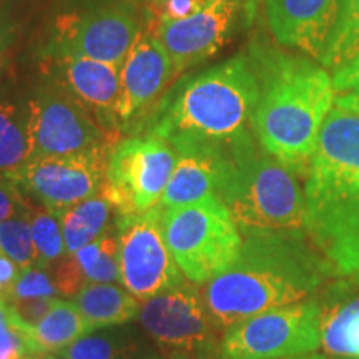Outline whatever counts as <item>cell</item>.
Returning <instances> with one entry per match:
<instances>
[{"label": "cell", "mask_w": 359, "mask_h": 359, "mask_svg": "<svg viewBox=\"0 0 359 359\" xmlns=\"http://www.w3.org/2000/svg\"><path fill=\"white\" fill-rule=\"evenodd\" d=\"M236 8L238 0H210L182 19L156 22L154 32L172 58L175 77L213 57L223 47Z\"/></svg>", "instance_id": "cell-15"}, {"label": "cell", "mask_w": 359, "mask_h": 359, "mask_svg": "<svg viewBox=\"0 0 359 359\" xmlns=\"http://www.w3.org/2000/svg\"><path fill=\"white\" fill-rule=\"evenodd\" d=\"M32 158L30 107L19 98L0 93V175L12 180Z\"/></svg>", "instance_id": "cell-19"}, {"label": "cell", "mask_w": 359, "mask_h": 359, "mask_svg": "<svg viewBox=\"0 0 359 359\" xmlns=\"http://www.w3.org/2000/svg\"><path fill=\"white\" fill-rule=\"evenodd\" d=\"M228 156L213 154H178L167 190L161 196L163 212L193 205L217 195L226 168Z\"/></svg>", "instance_id": "cell-18"}, {"label": "cell", "mask_w": 359, "mask_h": 359, "mask_svg": "<svg viewBox=\"0 0 359 359\" xmlns=\"http://www.w3.org/2000/svg\"><path fill=\"white\" fill-rule=\"evenodd\" d=\"M120 241V283L137 299L147 302L187 280L170 253L161 230V210L116 219Z\"/></svg>", "instance_id": "cell-9"}, {"label": "cell", "mask_w": 359, "mask_h": 359, "mask_svg": "<svg viewBox=\"0 0 359 359\" xmlns=\"http://www.w3.org/2000/svg\"><path fill=\"white\" fill-rule=\"evenodd\" d=\"M161 230L180 271L195 285H206L226 271L243 246L240 226L217 195L161 210Z\"/></svg>", "instance_id": "cell-6"}, {"label": "cell", "mask_w": 359, "mask_h": 359, "mask_svg": "<svg viewBox=\"0 0 359 359\" xmlns=\"http://www.w3.org/2000/svg\"><path fill=\"white\" fill-rule=\"evenodd\" d=\"M25 196L15 180L0 175V223L32 208Z\"/></svg>", "instance_id": "cell-33"}, {"label": "cell", "mask_w": 359, "mask_h": 359, "mask_svg": "<svg viewBox=\"0 0 359 359\" xmlns=\"http://www.w3.org/2000/svg\"><path fill=\"white\" fill-rule=\"evenodd\" d=\"M325 308L318 299L286 304L226 327L219 339L224 359H290L321 348Z\"/></svg>", "instance_id": "cell-7"}, {"label": "cell", "mask_w": 359, "mask_h": 359, "mask_svg": "<svg viewBox=\"0 0 359 359\" xmlns=\"http://www.w3.org/2000/svg\"><path fill=\"white\" fill-rule=\"evenodd\" d=\"M168 359H224L222 349L218 351H205V353H188V354H173Z\"/></svg>", "instance_id": "cell-36"}, {"label": "cell", "mask_w": 359, "mask_h": 359, "mask_svg": "<svg viewBox=\"0 0 359 359\" xmlns=\"http://www.w3.org/2000/svg\"><path fill=\"white\" fill-rule=\"evenodd\" d=\"M142 351V339L133 330L120 326L87 333L58 353L60 359H118Z\"/></svg>", "instance_id": "cell-24"}, {"label": "cell", "mask_w": 359, "mask_h": 359, "mask_svg": "<svg viewBox=\"0 0 359 359\" xmlns=\"http://www.w3.org/2000/svg\"><path fill=\"white\" fill-rule=\"evenodd\" d=\"M236 262L203 285L218 331L255 314L309 299L333 278L306 231H245Z\"/></svg>", "instance_id": "cell-1"}, {"label": "cell", "mask_w": 359, "mask_h": 359, "mask_svg": "<svg viewBox=\"0 0 359 359\" xmlns=\"http://www.w3.org/2000/svg\"><path fill=\"white\" fill-rule=\"evenodd\" d=\"M110 150L67 156H34L15 182L27 196L60 218L67 210L102 191Z\"/></svg>", "instance_id": "cell-12"}, {"label": "cell", "mask_w": 359, "mask_h": 359, "mask_svg": "<svg viewBox=\"0 0 359 359\" xmlns=\"http://www.w3.org/2000/svg\"><path fill=\"white\" fill-rule=\"evenodd\" d=\"M82 269L87 283H114L120 281V241L118 235H105L83 246L72 255Z\"/></svg>", "instance_id": "cell-26"}, {"label": "cell", "mask_w": 359, "mask_h": 359, "mask_svg": "<svg viewBox=\"0 0 359 359\" xmlns=\"http://www.w3.org/2000/svg\"><path fill=\"white\" fill-rule=\"evenodd\" d=\"M47 65L53 82L82 105L105 132L115 137L118 130L120 69L77 55H48Z\"/></svg>", "instance_id": "cell-16"}, {"label": "cell", "mask_w": 359, "mask_h": 359, "mask_svg": "<svg viewBox=\"0 0 359 359\" xmlns=\"http://www.w3.org/2000/svg\"><path fill=\"white\" fill-rule=\"evenodd\" d=\"M118 359H165V358L155 351H137V353L127 354V356L118 358Z\"/></svg>", "instance_id": "cell-37"}, {"label": "cell", "mask_w": 359, "mask_h": 359, "mask_svg": "<svg viewBox=\"0 0 359 359\" xmlns=\"http://www.w3.org/2000/svg\"><path fill=\"white\" fill-rule=\"evenodd\" d=\"M34 156H67L110 150L116 138L57 83L29 100Z\"/></svg>", "instance_id": "cell-10"}, {"label": "cell", "mask_w": 359, "mask_h": 359, "mask_svg": "<svg viewBox=\"0 0 359 359\" xmlns=\"http://www.w3.org/2000/svg\"><path fill=\"white\" fill-rule=\"evenodd\" d=\"M173 77L172 58L163 43L151 30L140 32L120 69V93L116 102L118 130L137 133L145 128Z\"/></svg>", "instance_id": "cell-13"}, {"label": "cell", "mask_w": 359, "mask_h": 359, "mask_svg": "<svg viewBox=\"0 0 359 359\" xmlns=\"http://www.w3.org/2000/svg\"><path fill=\"white\" fill-rule=\"evenodd\" d=\"M74 303L93 331L123 326L140 313L138 299L111 283H87L75 294Z\"/></svg>", "instance_id": "cell-20"}, {"label": "cell", "mask_w": 359, "mask_h": 359, "mask_svg": "<svg viewBox=\"0 0 359 359\" xmlns=\"http://www.w3.org/2000/svg\"><path fill=\"white\" fill-rule=\"evenodd\" d=\"M259 100L251 130L264 151L296 175H306L323 123L334 107L333 77L308 58L255 50Z\"/></svg>", "instance_id": "cell-4"}, {"label": "cell", "mask_w": 359, "mask_h": 359, "mask_svg": "<svg viewBox=\"0 0 359 359\" xmlns=\"http://www.w3.org/2000/svg\"><path fill=\"white\" fill-rule=\"evenodd\" d=\"M92 331L74 302L55 299L50 311L37 325L25 330V333L29 334L37 354H58Z\"/></svg>", "instance_id": "cell-21"}, {"label": "cell", "mask_w": 359, "mask_h": 359, "mask_svg": "<svg viewBox=\"0 0 359 359\" xmlns=\"http://www.w3.org/2000/svg\"><path fill=\"white\" fill-rule=\"evenodd\" d=\"M35 351L29 334L13 326L8 318H0V359H25Z\"/></svg>", "instance_id": "cell-31"}, {"label": "cell", "mask_w": 359, "mask_h": 359, "mask_svg": "<svg viewBox=\"0 0 359 359\" xmlns=\"http://www.w3.org/2000/svg\"><path fill=\"white\" fill-rule=\"evenodd\" d=\"M22 269L15 262H12L6 253L0 251V296H4L17 281Z\"/></svg>", "instance_id": "cell-34"}, {"label": "cell", "mask_w": 359, "mask_h": 359, "mask_svg": "<svg viewBox=\"0 0 359 359\" xmlns=\"http://www.w3.org/2000/svg\"><path fill=\"white\" fill-rule=\"evenodd\" d=\"M114 210L103 190L67 210L60 217L67 255L72 257L83 246L105 235Z\"/></svg>", "instance_id": "cell-22"}, {"label": "cell", "mask_w": 359, "mask_h": 359, "mask_svg": "<svg viewBox=\"0 0 359 359\" xmlns=\"http://www.w3.org/2000/svg\"><path fill=\"white\" fill-rule=\"evenodd\" d=\"M177 160V150L156 135L116 142L109 151L102 190L118 217L142 215L158 206Z\"/></svg>", "instance_id": "cell-8"}, {"label": "cell", "mask_w": 359, "mask_h": 359, "mask_svg": "<svg viewBox=\"0 0 359 359\" xmlns=\"http://www.w3.org/2000/svg\"><path fill=\"white\" fill-rule=\"evenodd\" d=\"M259 85L245 57H233L182 79L156 103L147 135H156L177 154L228 156L251 137Z\"/></svg>", "instance_id": "cell-2"}, {"label": "cell", "mask_w": 359, "mask_h": 359, "mask_svg": "<svg viewBox=\"0 0 359 359\" xmlns=\"http://www.w3.org/2000/svg\"><path fill=\"white\" fill-rule=\"evenodd\" d=\"M196 286L185 280L147 299L138 313L142 327L167 358L219 349L218 330Z\"/></svg>", "instance_id": "cell-11"}, {"label": "cell", "mask_w": 359, "mask_h": 359, "mask_svg": "<svg viewBox=\"0 0 359 359\" xmlns=\"http://www.w3.org/2000/svg\"><path fill=\"white\" fill-rule=\"evenodd\" d=\"M359 55V0H343L320 64L336 72Z\"/></svg>", "instance_id": "cell-25"}, {"label": "cell", "mask_w": 359, "mask_h": 359, "mask_svg": "<svg viewBox=\"0 0 359 359\" xmlns=\"http://www.w3.org/2000/svg\"><path fill=\"white\" fill-rule=\"evenodd\" d=\"M334 107L359 115V55L333 72Z\"/></svg>", "instance_id": "cell-30"}, {"label": "cell", "mask_w": 359, "mask_h": 359, "mask_svg": "<svg viewBox=\"0 0 359 359\" xmlns=\"http://www.w3.org/2000/svg\"><path fill=\"white\" fill-rule=\"evenodd\" d=\"M218 198L241 233L306 231V198L298 175L246 138L228 155Z\"/></svg>", "instance_id": "cell-5"}, {"label": "cell", "mask_w": 359, "mask_h": 359, "mask_svg": "<svg viewBox=\"0 0 359 359\" xmlns=\"http://www.w3.org/2000/svg\"><path fill=\"white\" fill-rule=\"evenodd\" d=\"M13 39H15V34H13L12 22L8 20L6 13L0 11V62L7 55V52L11 50Z\"/></svg>", "instance_id": "cell-35"}, {"label": "cell", "mask_w": 359, "mask_h": 359, "mask_svg": "<svg viewBox=\"0 0 359 359\" xmlns=\"http://www.w3.org/2000/svg\"><path fill=\"white\" fill-rule=\"evenodd\" d=\"M58 294L55 283L47 269L37 266L22 269L13 286L2 296L4 299H22V298H55Z\"/></svg>", "instance_id": "cell-29"}, {"label": "cell", "mask_w": 359, "mask_h": 359, "mask_svg": "<svg viewBox=\"0 0 359 359\" xmlns=\"http://www.w3.org/2000/svg\"><path fill=\"white\" fill-rule=\"evenodd\" d=\"M30 210L0 223V251L19 264L20 269L35 266Z\"/></svg>", "instance_id": "cell-28"}, {"label": "cell", "mask_w": 359, "mask_h": 359, "mask_svg": "<svg viewBox=\"0 0 359 359\" xmlns=\"http://www.w3.org/2000/svg\"><path fill=\"white\" fill-rule=\"evenodd\" d=\"M30 228L35 248V266L40 269L55 266L67 253L60 218L43 206H32Z\"/></svg>", "instance_id": "cell-27"}, {"label": "cell", "mask_w": 359, "mask_h": 359, "mask_svg": "<svg viewBox=\"0 0 359 359\" xmlns=\"http://www.w3.org/2000/svg\"><path fill=\"white\" fill-rule=\"evenodd\" d=\"M290 359H333V358H330L327 354L309 353V354H303V356H296V358H290Z\"/></svg>", "instance_id": "cell-38"}, {"label": "cell", "mask_w": 359, "mask_h": 359, "mask_svg": "<svg viewBox=\"0 0 359 359\" xmlns=\"http://www.w3.org/2000/svg\"><path fill=\"white\" fill-rule=\"evenodd\" d=\"M343 0H264L273 37L320 60L338 20Z\"/></svg>", "instance_id": "cell-17"}, {"label": "cell", "mask_w": 359, "mask_h": 359, "mask_svg": "<svg viewBox=\"0 0 359 359\" xmlns=\"http://www.w3.org/2000/svg\"><path fill=\"white\" fill-rule=\"evenodd\" d=\"M138 35L135 12L116 4L62 22L47 55H77L122 69Z\"/></svg>", "instance_id": "cell-14"}, {"label": "cell", "mask_w": 359, "mask_h": 359, "mask_svg": "<svg viewBox=\"0 0 359 359\" xmlns=\"http://www.w3.org/2000/svg\"><path fill=\"white\" fill-rule=\"evenodd\" d=\"M25 359H58V358L50 356V354H34V356H27Z\"/></svg>", "instance_id": "cell-39"}, {"label": "cell", "mask_w": 359, "mask_h": 359, "mask_svg": "<svg viewBox=\"0 0 359 359\" xmlns=\"http://www.w3.org/2000/svg\"><path fill=\"white\" fill-rule=\"evenodd\" d=\"M52 278L58 294L62 296H75L87 285L82 269L70 255L69 258H62L55 266H52Z\"/></svg>", "instance_id": "cell-32"}, {"label": "cell", "mask_w": 359, "mask_h": 359, "mask_svg": "<svg viewBox=\"0 0 359 359\" xmlns=\"http://www.w3.org/2000/svg\"><path fill=\"white\" fill-rule=\"evenodd\" d=\"M306 233L333 276L359 280V115L330 111L304 185Z\"/></svg>", "instance_id": "cell-3"}, {"label": "cell", "mask_w": 359, "mask_h": 359, "mask_svg": "<svg viewBox=\"0 0 359 359\" xmlns=\"http://www.w3.org/2000/svg\"><path fill=\"white\" fill-rule=\"evenodd\" d=\"M321 348L334 359H359V298L325 309Z\"/></svg>", "instance_id": "cell-23"}]
</instances>
